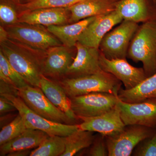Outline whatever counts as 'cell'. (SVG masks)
Returning a JSON list of instances; mask_svg holds the SVG:
<instances>
[{"mask_svg": "<svg viewBox=\"0 0 156 156\" xmlns=\"http://www.w3.org/2000/svg\"><path fill=\"white\" fill-rule=\"evenodd\" d=\"M0 51L27 83L40 88L47 50L32 48L9 37L0 42Z\"/></svg>", "mask_w": 156, "mask_h": 156, "instance_id": "1", "label": "cell"}, {"mask_svg": "<svg viewBox=\"0 0 156 156\" xmlns=\"http://www.w3.org/2000/svg\"><path fill=\"white\" fill-rule=\"evenodd\" d=\"M122 83L114 76L103 70L89 75L67 77L59 83L69 98L94 92L118 95Z\"/></svg>", "mask_w": 156, "mask_h": 156, "instance_id": "2", "label": "cell"}, {"mask_svg": "<svg viewBox=\"0 0 156 156\" xmlns=\"http://www.w3.org/2000/svg\"><path fill=\"white\" fill-rule=\"evenodd\" d=\"M127 56L135 62H142L147 77L155 73L156 20L139 27L129 45Z\"/></svg>", "mask_w": 156, "mask_h": 156, "instance_id": "3", "label": "cell"}, {"mask_svg": "<svg viewBox=\"0 0 156 156\" xmlns=\"http://www.w3.org/2000/svg\"><path fill=\"white\" fill-rule=\"evenodd\" d=\"M4 27L9 38L35 49L46 51L51 47L62 45L44 26L18 22Z\"/></svg>", "mask_w": 156, "mask_h": 156, "instance_id": "4", "label": "cell"}, {"mask_svg": "<svg viewBox=\"0 0 156 156\" xmlns=\"http://www.w3.org/2000/svg\"><path fill=\"white\" fill-rule=\"evenodd\" d=\"M12 102L25 121L27 128L41 130L50 136H66L76 131L79 124L69 125L52 122L39 115L29 108L21 98L11 94H1Z\"/></svg>", "mask_w": 156, "mask_h": 156, "instance_id": "5", "label": "cell"}, {"mask_svg": "<svg viewBox=\"0 0 156 156\" xmlns=\"http://www.w3.org/2000/svg\"><path fill=\"white\" fill-rule=\"evenodd\" d=\"M156 128L140 125H128L118 133L105 136L108 156H129L137 144L152 136Z\"/></svg>", "mask_w": 156, "mask_h": 156, "instance_id": "6", "label": "cell"}, {"mask_svg": "<svg viewBox=\"0 0 156 156\" xmlns=\"http://www.w3.org/2000/svg\"><path fill=\"white\" fill-rule=\"evenodd\" d=\"M139 27L138 23L123 20L104 37L99 50L108 59L126 58L129 45Z\"/></svg>", "mask_w": 156, "mask_h": 156, "instance_id": "7", "label": "cell"}, {"mask_svg": "<svg viewBox=\"0 0 156 156\" xmlns=\"http://www.w3.org/2000/svg\"><path fill=\"white\" fill-rule=\"evenodd\" d=\"M18 96L37 114L56 122L76 125L63 112L51 103L41 88L28 85L18 89Z\"/></svg>", "mask_w": 156, "mask_h": 156, "instance_id": "8", "label": "cell"}, {"mask_svg": "<svg viewBox=\"0 0 156 156\" xmlns=\"http://www.w3.org/2000/svg\"><path fill=\"white\" fill-rule=\"evenodd\" d=\"M72 109L78 118H91L100 115L117 105L118 95L94 92L70 98Z\"/></svg>", "mask_w": 156, "mask_h": 156, "instance_id": "9", "label": "cell"}, {"mask_svg": "<svg viewBox=\"0 0 156 156\" xmlns=\"http://www.w3.org/2000/svg\"><path fill=\"white\" fill-rule=\"evenodd\" d=\"M117 105L126 126L136 125L156 128V98L127 103L119 98Z\"/></svg>", "mask_w": 156, "mask_h": 156, "instance_id": "10", "label": "cell"}, {"mask_svg": "<svg viewBox=\"0 0 156 156\" xmlns=\"http://www.w3.org/2000/svg\"><path fill=\"white\" fill-rule=\"evenodd\" d=\"M99 62L101 69L119 80L125 89H133L147 78L143 68L132 66L126 58L108 59L100 51Z\"/></svg>", "mask_w": 156, "mask_h": 156, "instance_id": "11", "label": "cell"}, {"mask_svg": "<svg viewBox=\"0 0 156 156\" xmlns=\"http://www.w3.org/2000/svg\"><path fill=\"white\" fill-rule=\"evenodd\" d=\"M123 20L115 10L96 16L81 34L78 42L87 47L99 49L104 37L115 26Z\"/></svg>", "mask_w": 156, "mask_h": 156, "instance_id": "12", "label": "cell"}, {"mask_svg": "<svg viewBox=\"0 0 156 156\" xmlns=\"http://www.w3.org/2000/svg\"><path fill=\"white\" fill-rule=\"evenodd\" d=\"M76 54L66 75L76 78L93 74L102 70L100 65L99 49L87 47L77 42Z\"/></svg>", "mask_w": 156, "mask_h": 156, "instance_id": "13", "label": "cell"}, {"mask_svg": "<svg viewBox=\"0 0 156 156\" xmlns=\"http://www.w3.org/2000/svg\"><path fill=\"white\" fill-rule=\"evenodd\" d=\"M79 125L81 130L96 132L104 136L118 133L125 128L117 105L105 113L91 118H80Z\"/></svg>", "mask_w": 156, "mask_h": 156, "instance_id": "14", "label": "cell"}, {"mask_svg": "<svg viewBox=\"0 0 156 156\" xmlns=\"http://www.w3.org/2000/svg\"><path fill=\"white\" fill-rule=\"evenodd\" d=\"M19 22L45 27L65 25L69 23L70 12L68 8H43L20 11Z\"/></svg>", "mask_w": 156, "mask_h": 156, "instance_id": "15", "label": "cell"}, {"mask_svg": "<svg viewBox=\"0 0 156 156\" xmlns=\"http://www.w3.org/2000/svg\"><path fill=\"white\" fill-rule=\"evenodd\" d=\"M72 48L62 45L48 49L43 64V75L52 78L66 75L75 58Z\"/></svg>", "mask_w": 156, "mask_h": 156, "instance_id": "16", "label": "cell"}, {"mask_svg": "<svg viewBox=\"0 0 156 156\" xmlns=\"http://www.w3.org/2000/svg\"><path fill=\"white\" fill-rule=\"evenodd\" d=\"M115 11L123 20L136 23L156 20V6L148 0H120Z\"/></svg>", "mask_w": 156, "mask_h": 156, "instance_id": "17", "label": "cell"}, {"mask_svg": "<svg viewBox=\"0 0 156 156\" xmlns=\"http://www.w3.org/2000/svg\"><path fill=\"white\" fill-rule=\"evenodd\" d=\"M117 3L113 0H80L68 7L69 23L111 12L115 11Z\"/></svg>", "mask_w": 156, "mask_h": 156, "instance_id": "18", "label": "cell"}, {"mask_svg": "<svg viewBox=\"0 0 156 156\" xmlns=\"http://www.w3.org/2000/svg\"><path fill=\"white\" fill-rule=\"evenodd\" d=\"M40 88L53 105L65 113L75 124H80L81 120L72 109L70 98L59 84L54 83L42 75Z\"/></svg>", "mask_w": 156, "mask_h": 156, "instance_id": "19", "label": "cell"}, {"mask_svg": "<svg viewBox=\"0 0 156 156\" xmlns=\"http://www.w3.org/2000/svg\"><path fill=\"white\" fill-rule=\"evenodd\" d=\"M49 136L41 130L27 128L19 136L1 145L0 155H7L17 151L36 148Z\"/></svg>", "mask_w": 156, "mask_h": 156, "instance_id": "20", "label": "cell"}, {"mask_svg": "<svg viewBox=\"0 0 156 156\" xmlns=\"http://www.w3.org/2000/svg\"><path fill=\"white\" fill-rule=\"evenodd\" d=\"M96 17H89L70 24L50 26L47 27V28L60 41L62 45L73 48L75 47L82 33Z\"/></svg>", "mask_w": 156, "mask_h": 156, "instance_id": "21", "label": "cell"}, {"mask_svg": "<svg viewBox=\"0 0 156 156\" xmlns=\"http://www.w3.org/2000/svg\"><path fill=\"white\" fill-rule=\"evenodd\" d=\"M119 98L127 103H136L149 98H156V73L131 89L121 88Z\"/></svg>", "mask_w": 156, "mask_h": 156, "instance_id": "22", "label": "cell"}, {"mask_svg": "<svg viewBox=\"0 0 156 156\" xmlns=\"http://www.w3.org/2000/svg\"><path fill=\"white\" fill-rule=\"evenodd\" d=\"M93 133L92 131L79 129L65 136V151L62 156H73L80 151L89 147L95 138Z\"/></svg>", "mask_w": 156, "mask_h": 156, "instance_id": "23", "label": "cell"}, {"mask_svg": "<svg viewBox=\"0 0 156 156\" xmlns=\"http://www.w3.org/2000/svg\"><path fill=\"white\" fill-rule=\"evenodd\" d=\"M65 136H50L35 149L30 156H62L66 149Z\"/></svg>", "mask_w": 156, "mask_h": 156, "instance_id": "24", "label": "cell"}, {"mask_svg": "<svg viewBox=\"0 0 156 156\" xmlns=\"http://www.w3.org/2000/svg\"><path fill=\"white\" fill-rule=\"evenodd\" d=\"M80 0H27L15 3L20 11L49 8H68Z\"/></svg>", "mask_w": 156, "mask_h": 156, "instance_id": "25", "label": "cell"}, {"mask_svg": "<svg viewBox=\"0 0 156 156\" xmlns=\"http://www.w3.org/2000/svg\"><path fill=\"white\" fill-rule=\"evenodd\" d=\"M27 129L25 121L19 114L2 127L0 132V146L11 141Z\"/></svg>", "mask_w": 156, "mask_h": 156, "instance_id": "26", "label": "cell"}, {"mask_svg": "<svg viewBox=\"0 0 156 156\" xmlns=\"http://www.w3.org/2000/svg\"><path fill=\"white\" fill-rule=\"evenodd\" d=\"M14 1L12 2H13ZM1 0L0 4V21L1 25L5 27L19 22L18 14L16 10L15 3Z\"/></svg>", "mask_w": 156, "mask_h": 156, "instance_id": "27", "label": "cell"}, {"mask_svg": "<svg viewBox=\"0 0 156 156\" xmlns=\"http://www.w3.org/2000/svg\"><path fill=\"white\" fill-rule=\"evenodd\" d=\"M0 69L17 89L28 85L16 70L12 67L1 51H0Z\"/></svg>", "mask_w": 156, "mask_h": 156, "instance_id": "28", "label": "cell"}, {"mask_svg": "<svg viewBox=\"0 0 156 156\" xmlns=\"http://www.w3.org/2000/svg\"><path fill=\"white\" fill-rule=\"evenodd\" d=\"M132 154L134 156H156V130L154 134L139 143Z\"/></svg>", "mask_w": 156, "mask_h": 156, "instance_id": "29", "label": "cell"}, {"mask_svg": "<svg viewBox=\"0 0 156 156\" xmlns=\"http://www.w3.org/2000/svg\"><path fill=\"white\" fill-rule=\"evenodd\" d=\"M87 155L89 156H108V150L105 141V136L99 134L95 137L92 144L89 147Z\"/></svg>", "mask_w": 156, "mask_h": 156, "instance_id": "30", "label": "cell"}, {"mask_svg": "<svg viewBox=\"0 0 156 156\" xmlns=\"http://www.w3.org/2000/svg\"><path fill=\"white\" fill-rule=\"evenodd\" d=\"M17 110L14 104L3 96H0V113H6Z\"/></svg>", "mask_w": 156, "mask_h": 156, "instance_id": "31", "label": "cell"}, {"mask_svg": "<svg viewBox=\"0 0 156 156\" xmlns=\"http://www.w3.org/2000/svg\"><path fill=\"white\" fill-rule=\"evenodd\" d=\"M18 89L13 85L0 81V95L7 94L18 95Z\"/></svg>", "mask_w": 156, "mask_h": 156, "instance_id": "32", "label": "cell"}, {"mask_svg": "<svg viewBox=\"0 0 156 156\" xmlns=\"http://www.w3.org/2000/svg\"><path fill=\"white\" fill-rule=\"evenodd\" d=\"M31 150H20L13 152L8 154L7 156H26L30 155L32 151Z\"/></svg>", "mask_w": 156, "mask_h": 156, "instance_id": "33", "label": "cell"}, {"mask_svg": "<svg viewBox=\"0 0 156 156\" xmlns=\"http://www.w3.org/2000/svg\"><path fill=\"white\" fill-rule=\"evenodd\" d=\"M9 38L8 34L5 27L3 26H0V42L5 41Z\"/></svg>", "mask_w": 156, "mask_h": 156, "instance_id": "34", "label": "cell"}, {"mask_svg": "<svg viewBox=\"0 0 156 156\" xmlns=\"http://www.w3.org/2000/svg\"><path fill=\"white\" fill-rule=\"evenodd\" d=\"M153 2L154 5L156 6V0H152Z\"/></svg>", "mask_w": 156, "mask_h": 156, "instance_id": "35", "label": "cell"}, {"mask_svg": "<svg viewBox=\"0 0 156 156\" xmlns=\"http://www.w3.org/2000/svg\"><path fill=\"white\" fill-rule=\"evenodd\" d=\"M13 1L15 3H17L19 2V0H13Z\"/></svg>", "mask_w": 156, "mask_h": 156, "instance_id": "36", "label": "cell"}, {"mask_svg": "<svg viewBox=\"0 0 156 156\" xmlns=\"http://www.w3.org/2000/svg\"><path fill=\"white\" fill-rule=\"evenodd\" d=\"M113 1H115V2H119V1H120V0H113Z\"/></svg>", "mask_w": 156, "mask_h": 156, "instance_id": "37", "label": "cell"}]
</instances>
